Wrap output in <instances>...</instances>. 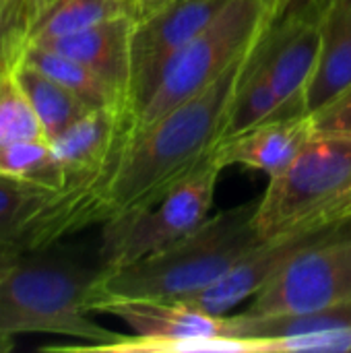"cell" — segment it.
<instances>
[{"label": "cell", "instance_id": "25", "mask_svg": "<svg viewBox=\"0 0 351 353\" xmlns=\"http://www.w3.org/2000/svg\"><path fill=\"white\" fill-rule=\"evenodd\" d=\"M21 0H0V72L8 66L10 50L19 31Z\"/></svg>", "mask_w": 351, "mask_h": 353}, {"label": "cell", "instance_id": "9", "mask_svg": "<svg viewBox=\"0 0 351 353\" xmlns=\"http://www.w3.org/2000/svg\"><path fill=\"white\" fill-rule=\"evenodd\" d=\"M230 0H176L143 19H134L130 37L128 114H141L157 89L170 60L199 33Z\"/></svg>", "mask_w": 351, "mask_h": 353}, {"label": "cell", "instance_id": "19", "mask_svg": "<svg viewBox=\"0 0 351 353\" xmlns=\"http://www.w3.org/2000/svg\"><path fill=\"white\" fill-rule=\"evenodd\" d=\"M12 56L27 62V64H31V66H35L43 74L52 77L62 87H66L68 91L79 95L93 110H97V108H114V110L126 112L124 105L110 91V87L97 74H93L87 66H83L81 62H77L74 58H70L66 54H60L56 50L35 46V43H19L12 50L10 58Z\"/></svg>", "mask_w": 351, "mask_h": 353}, {"label": "cell", "instance_id": "16", "mask_svg": "<svg viewBox=\"0 0 351 353\" xmlns=\"http://www.w3.org/2000/svg\"><path fill=\"white\" fill-rule=\"evenodd\" d=\"M323 43L306 87L304 112L312 114L351 87V8L331 2L321 17Z\"/></svg>", "mask_w": 351, "mask_h": 353}, {"label": "cell", "instance_id": "13", "mask_svg": "<svg viewBox=\"0 0 351 353\" xmlns=\"http://www.w3.org/2000/svg\"><path fill=\"white\" fill-rule=\"evenodd\" d=\"M134 17H118L83 29L79 33L50 39L43 46L66 54L87 66L97 74L116 99L128 112V81H130V37H132ZM130 116V114H128Z\"/></svg>", "mask_w": 351, "mask_h": 353}, {"label": "cell", "instance_id": "15", "mask_svg": "<svg viewBox=\"0 0 351 353\" xmlns=\"http://www.w3.org/2000/svg\"><path fill=\"white\" fill-rule=\"evenodd\" d=\"M351 327V298L300 314H279V316H250L246 312L228 316L223 314V333L228 339L238 341L240 353H252V350L267 341L290 339L308 333L339 331Z\"/></svg>", "mask_w": 351, "mask_h": 353}, {"label": "cell", "instance_id": "4", "mask_svg": "<svg viewBox=\"0 0 351 353\" xmlns=\"http://www.w3.org/2000/svg\"><path fill=\"white\" fill-rule=\"evenodd\" d=\"M351 194V137L314 132L298 157L277 176L254 211L263 240L304 228L341 221L339 209Z\"/></svg>", "mask_w": 351, "mask_h": 353}, {"label": "cell", "instance_id": "23", "mask_svg": "<svg viewBox=\"0 0 351 353\" xmlns=\"http://www.w3.org/2000/svg\"><path fill=\"white\" fill-rule=\"evenodd\" d=\"M351 353V327L339 331L308 333L257 345L252 353Z\"/></svg>", "mask_w": 351, "mask_h": 353}, {"label": "cell", "instance_id": "33", "mask_svg": "<svg viewBox=\"0 0 351 353\" xmlns=\"http://www.w3.org/2000/svg\"><path fill=\"white\" fill-rule=\"evenodd\" d=\"M128 2H132V4H134V12H137V0H128Z\"/></svg>", "mask_w": 351, "mask_h": 353}, {"label": "cell", "instance_id": "12", "mask_svg": "<svg viewBox=\"0 0 351 353\" xmlns=\"http://www.w3.org/2000/svg\"><path fill=\"white\" fill-rule=\"evenodd\" d=\"M312 134L314 128L308 114L275 118L240 134L221 139L213 147L211 159L221 170L228 165H244L271 178L283 172L298 157Z\"/></svg>", "mask_w": 351, "mask_h": 353}, {"label": "cell", "instance_id": "31", "mask_svg": "<svg viewBox=\"0 0 351 353\" xmlns=\"http://www.w3.org/2000/svg\"><path fill=\"white\" fill-rule=\"evenodd\" d=\"M331 2H337V4H341V6H348V8H351V0H331Z\"/></svg>", "mask_w": 351, "mask_h": 353}, {"label": "cell", "instance_id": "14", "mask_svg": "<svg viewBox=\"0 0 351 353\" xmlns=\"http://www.w3.org/2000/svg\"><path fill=\"white\" fill-rule=\"evenodd\" d=\"M126 14L134 17V4L128 0H21L12 50L19 43H43Z\"/></svg>", "mask_w": 351, "mask_h": 353}, {"label": "cell", "instance_id": "2", "mask_svg": "<svg viewBox=\"0 0 351 353\" xmlns=\"http://www.w3.org/2000/svg\"><path fill=\"white\" fill-rule=\"evenodd\" d=\"M254 211L257 203L223 209L170 248L132 265L101 271L89 300L99 296L184 300L207 290L265 242L254 225Z\"/></svg>", "mask_w": 351, "mask_h": 353}, {"label": "cell", "instance_id": "28", "mask_svg": "<svg viewBox=\"0 0 351 353\" xmlns=\"http://www.w3.org/2000/svg\"><path fill=\"white\" fill-rule=\"evenodd\" d=\"M172 2H176V0H137L134 19H143V17H147V14L159 10V8L168 6V4H172Z\"/></svg>", "mask_w": 351, "mask_h": 353}, {"label": "cell", "instance_id": "5", "mask_svg": "<svg viewBox=\"0 0 351 353\" xmlns=\"http://www.w3.org/2000/svg\"><path fill=\"white\" fill-rule=\"evenodd\" d=\"M275 0H230L166 66L130 130H139L217 81L267 29Z\"/></svg>", "mask_w": 351, "mask_h": 353}, {"label": "cell", "instance_id": "8", "mask_svg": "<svg viewBox=\"0 0 351 353\" xmlns=\"http://www.w3.org/2000/svg\"><path fill=\"white\" fill-rule=\"evenodd\" d=\"M351 298V228L298 256L269 281L248 310L250 316H279L319 310Z\"/></svg>", "mask_w": 351, "mask_h": 353}, {"label": "cell", "instance_id": "32", "mask_svg": "<svg viewBox=\"0 0 351 353\" xmlns=\"http://www.w3.org/2000/svg\"><path fill=\"white\" fill-rule=\"evenodd\" d=\"M345 217H348V219H351V205L348 207V211H345Z\"/></svg>", "mask_w": 351, "mask_h": 353}, {"label": "cell", "instance_id": "29", "mask_svg": "<svg viewBox=\"0 0 351 353\" xmlns=\"http://www.w3.org/2000/svg\"><path fill=\"white\" fill-rule=\"evenodd\" d=\"M14 347V341H12V335H6L0 331V353H8L12 352Z\"/></svg>", "mask_w": 351, "mask_h": 353}, {"label": "cell", "instance_id": "7", "mask_svg": "<svg viewBox=\"0 0 351 353\" xmlns=\"http://www.w3.org/2000/svg\"><path fill=\"white\" fill-rule=\"evenodd\" d=\"M89 312L122 319L132 337H124L116 353H217L240 352L238 341L223 333V316H213L182 300L99 296L87 304Z\"/></svg>", "mask_w": 351, "mask_h": 353}, {"label": "cell", "instance_id": "22", "mask_svg": "<svg viewBox=\"0 0 351 353\" xmlns=\"http://www.w3.org/2000/svg\"><path fill=\"white\" fill-rule=\"evenodd\" d=\"M29 139H46V132L25 91L6 66L0 72V145Z\"/></svg>", "mask_w": 351, "mask_h": 353}, {"label": "cell", "instance_id": "1", "mask_svg": "<svg viewBox=\"0 0 351 353\" xmlns=\"http://www.w3.org/2000/svg\"><path fill=\"white\" fill-rule=\"evenodd\" d=\"M257 41L209 87L149 126L130 130L118 168L101 194V223L155 205L209 161Z\"/></svg>", "mask_w": 351, "mask_h": 353}, {"label": "cell", "instance_id": "11", "mask_svg": "<svg viewBox=\"0 0 351 353\" xmlns=\"http://www.w3.org/2000/svg\"><path fill=\"white\" fill-rule=\"evenodd\" d=\"M323 43L321 17L269 23L257 41V60L281 101V118L304 112L306 87Z\"/></svg>", "mask_w": 351, "mask_h": 353}, {"label": "cell", "instance_id": "3", "mask_svg": "<svg viewBox=\"0 0 351 353\" xmlns=\"http://www.w3.org/2000/svg\"><path fill=\"white\" fill-rule=\"evenodd\" d=\"M50 248L25 252L0 281V331L12 337L50 333L89 343L46 347L54 352H112L126 335L108 331L87 316L89 294L101 273L99 263L91 267Z\"/></svg>", "mask_w": 351, "mask_h": 353}, {"label": "cell", "instance_id": "21", "mask_svg": "<svg viewBox=\"0 0 351 353\" xmlns=\"http://www.w3.org/2000/svg\"><path fill=\"white\" fill-rule=\"evenodd\" d=\"M0 176L52 192L64 188V168L48 139L0 145Z\"/></svg>", "mask_w": 351, "mask_h": 353}, {"label": "cell", "instance_id": "26", "mask_svg": "<svg viewBox=\"0 0 351 353\" xmlns=\"http://www.w3.org/2000/svg\"><path fill=\"white\" fill-rule=\"evenodd\" d=\"M331 0H277L273 8L271 23H281L300 17H323Z\"/></svg>", "mask_w": 351, "mask_h": 353}, {"label": "cell", "instance_id": "17", "mask_svg": "<svg viewBox=\"0 0 351 353\" xmlns=\"http://www.w3.org/2000/svg\"><path fill=\"white\" fill-rule=\"evenodd\" d=\"M56 194L0 176V244L23 254L39 250L41 232L56 203Z\"/></svg>", "mask_w": 351, "mask_h": 353}, {"label": "cell", "instance_id": "6", "mask_svg": "<svg viewBox=\"0 0 351 353\" xmlns=\"http://www.w3.org/2000/svg\"><path fill=\"white\" fill-rule=\"evenodd\" d=\"M221 168L209 161L178 182L155 205L112 217L103 223L97 263L114 271L157 254L209 217Z\"/></svg>", "mask_w": 351, "mask_h": 353}, {"label": "cell", "instance_id": "34", "mask_svg": "<svg viewBox=\"0 0 351 353\" xmlns=\"http://www.w3.org/2000/svg\"><path fill=\"white\" fill-rule=\"evenodd\" d=\"M275 2H277V0H275Z\"/></svg>", "mask_w": 351, "mask_h": 353}, {"label": "cell", "instance_id": "30", "mask_svg": "<svg viewBox=\"0 0 351 353\" xmlns=\"http://www.w3.org/2000/svg\"><path fill=\"white\" fill-rule=\"evenodd\" d=\"M350 205H351V194H350V199L341 205V209H339V219H348V217H345V211H348V207H350Z\"/></svg>", "mask_w": 351, "mask_h": 353}, {"label": "cell", "instance_id": "18", "mask_svg": "<svg viewBox=\"0 0 351 353\" xmlns=\"http://www.w3.org/2000/svg\"><path fill=\"white\" fill-rule=\"evenodd\" d=\"M8 68L25 91L29 103L33 105L50 143L68 126H72L79 118L93 110L79 95L62 87L58 81L14 56L8 60Z\"/></svg>", "mask_w": 351, "mask_h": 353}, {"label": "cell", "instance_id": "27", "mask_svg": "<svg viewBox=\"0 0 351 353\" xmlns=\"http://www.w3.org/2000/svg\"><path fill=\"white\" fill-rule=\"evenodd\" d=\"M23 252L10 248V246H2L0 244V281L17 267V263L21 261Z\"/></svg>", "mask_w": 351, "mask_h": 353}, {"label": "cell", "instance_id": "10", "mask_svg": "<svg viewBox=\"0 0 351 353\" xmlns=\"http://www.w3.org/2000/svg\"><path fill=\"white\" fill-rule=\"evenodd\" d=\"M351 228V219L321 223L312 228H304L279 238L265 240L259 244L250 254H246L225 277L217 283L209 285L207 290L184 298L182 302L205 310L213 316H223L234 310L238 304L254 298L269 281L281 275L298 256L312 250L314 246L343 234Z\"/></svg>", "mask_w": 351, "mask_h": 353}, {"label": "cell", "instance_id": "24", "mask_svg": "<svg viewBox=\"0 0 351 353\" xmlns=\"http://www.w3.org/2000/svg\"><path fill=\"white\" fill-rule=\"evenodd\" d=\"M312 120L314 132L325 134H350L351 137V87L337 95L333 101L323 105L321 110L308 114Z\"/></svg>", "mask_w": 351, "mask_h": 353}, {"label": "cell", "instance_id": "20", "mask_svg": "<svg viewBox=\"0 0 351 353\" xmlns=\"http://www.w3.org/2000/svg\"><path fill=\"white\" fill-rule=\"evenodd\" d=\"M275 118H281V101H279L277 93L273 91L267 74L259 66L257 46H254L252 56L246 64V70H244V74L238 83V89L232 97L221 139L240 134L257 124H263V122L275 120Z\"/></svg>", "mask_w": 351, "mask_h": 353}]
</instances>
